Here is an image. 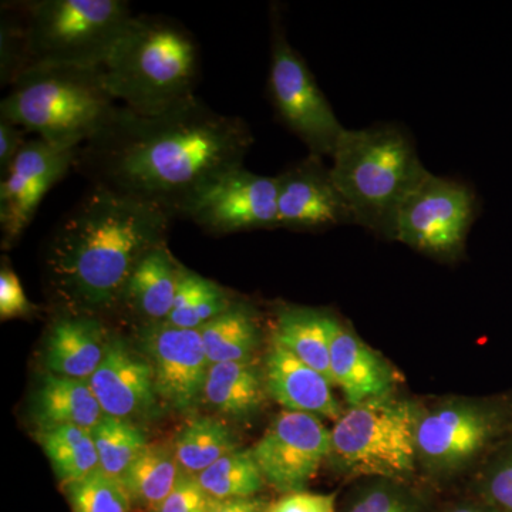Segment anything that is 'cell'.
Wrapping results in <instances>:
<instances>
[{
  "label": "cell",
  "mask_w": 512,
  "mask_h": 512,
  "mask_svg": "<svg viewBox=\"0 0 512 512\" xmlns=\"http://www.w3.org/2000/svg\"><path fill=\"white\" fill-rule=\"evenodd\" d=\"M329 312L284 306L276 312L272 342L328 377L330 373ZM335 386V384H333Z\"/></svg>",
  "instance_id": "cell-23"
},
{
  "label": "cell",
  "mask_w": 512,
  "mask_h": 512,
  "mask_svg": "<svg viewBox=\"0 0 512 512\" xmlns=\"http://www.w3.org/2000/svg\"><path fill=\"white\" fill-rule=\"evenodd\" d=\"M100 470L121 478L138 454L148 446L146 434L130 420L104 416L92 429Z\"/></svg>",
  "instance_id": "cell-30"
},
{
  "label": "cell",
  "mask_w": 512,
  "mask_h": 512,
  "mask_svg": "<svg viewBox=\"0 0 512 512\" xmlns=\"http://www.w3.org/2000/svg\"><path fill=\"white\" fill-rule=\"evenodd\" d=\"M119 106L103 67H32L10 86L0 119L59 148H80L113 119Z\"/></svg>",
  "instance_id": "cell-5"
},
{
  "label": "cell",
  "mask_w": 512,
  "mask_h": 512,
  "mask_svg": "<svg viewBox=\"0 0 512 512\" xmlns=\"http://www.w3.org/2000/svg\"><path fill=\"white\" fill-rule=\"evenodd\" d=\"M79 148L50 146L43 140L26 141L0 183L2 248L18 244L32 224L47 192L76 163Z\"/></svg>",
  "instance_id": "cell-12"
},
{
  "label": "cell",
  "mask_w": 512,
  "mask_h": 512,
  "mask_svg": "<svg viewBox=\"0 0 512 512\" xmlns=\"http://www.w3.org/2000/svg\"><path fill=\"white\" fill-rule=\"evenodd\" d=\"M181 269L167 244L151 249L128 279L119 309L126 308L146 325L165 322L173 311Z\"/></svg>",
  "instance_id": "cell-20"
},
{
  "label": "cell",
  "mask_w": 512,
  "mask_h": 512,
  "mask_svg": "<svg viewBox=\"0 0 512 512\" xmlns=\"http://www.w3.org/2000/svg\"><path fill=\"white\" fill-rule=\"evenodd\" d=\"M485 505L498 512H512V431L491 448L480 476Z\"/></svg>",
  "instance_id": "cell-33"
},
{
  "label": "cell",
  "mask_w": 512,
  "mask_h": 512,
  "mask_svg": "<svg viewBox=\"0 0 512 512\" xmlns=\"http://www.w3.org/2000/svg\"><path fill=\"white\" fill-rule=\"evenodd\" d=\"M336 494L308 493L296 491L285 494L275 503L269 504L266 512H335Z\"/></svg>",
  "instance_id": "cell-37"
},
{
  "label": "cell",
  "mask_w": 512,
  "mask_h": 512,
  "mask_svg": "<svg viewBox=\"0 0 512 512\" xmlns=\"http://www.w3.org/2000/svg\"><path fill=\"white\" fill-rule=\"evenodd\" d=\"M266 397L264 367L252 359L211 365L202 399L215 412L247 419L264 407Z\"/></svg>",
  "instance_id": "cell-22"
},
{
  "label": "cell",
  "mask_w": 512,
  "mask_h": 512,
  "mask_svg": "<svg viewBox=\"0 0 512 512\" xmlns=\"http://www.w3.org/2000/svg\"><path fill=\"white\" fill-rule=\"evenodd\" d=\"M173 447L181 471L197 477L220 458L238 450V443L224 421L197 417L185 424Z\"/></svg>",
  "instance_id": "cell-27"
},
{
  "label": "cell",
  "mask_w": 512,
  "mask_h": 512,
  "mask_svg": "<svg viewBox=\"0 0 512 512\" xmlns=\"http://www.w3.org/2000/svg\"><path fill=\"white\" fill-rule=\"evenodd\" d=\"M33 313V305L26 298L19 276L3 259L0 271V318H25Z\"/></svg>",
  "instance_id": "cell-36"
},
{
  "label": "cell",
  "mask_w": 512,
  "mask_h": 512,
  "mask_svg": "<svg viewBox=\"0 0 512 512\" xmlns=\"http://www.w3.org/2000/svg\"><path fill=\"white\" fill-rule=\"evenodd\" d=\"M264 375L268 396L289 412L339 420L343 414L333 396L328 377L306 365L291 352L272 342L265 357Z\"/></svg>",
  "instance_id": "cell-18"
},
{
  "label": "cell",
  "mask_w": 512,
  "mask_h": 512,
  "mask_svg": "<svg viewBox=\"0 0 512 512\" xmlns=\"http://www.w3.org/2000/svg\"><path fill=\"white\" fill-rule=\"evenodd\" d=\"M73 512H130L131 498L120 478L97 470L64 487Z\"/></svg>",
  "instance_id": "cell-31"
},
{
  "label": "cell",
  "mask_w": 512,
  "mask_h": 512,
  "mask_svg": "<svg viewBox=\"0 0 512 512\" xmlns=\"http://www.w3.org/2000/svg\"><path fill=\"white\" fill-rule=\"evenodd\" d=\"M251 128L198 97L156 116L119 106L107 126L77 150L84 178L160 211L190 217L225 175L244 167Z\"/></svg>",
  "instance_id": "cell-1"
},
{
  "label": "cell",
  "mask_w": 512,
  "mask_h": 512,
  "mask_svg": "<svg viewBox=\"0 0 512 512\" xmlns=\"http://www.w3.org/2000/svg\"><path fill=\"white\" fill-rule=\"evenodd\" d=\"M330 373L350 407L389 396L393 372L348 325L329 313Z\"/></svg>",
  "instance_id": "cell-17"
},
{
  "label": "cell",
  "mask_w": 512,
  "mask_h": 512,
  "mask_svg": "<svg viewBox=\"0 0 512 512\" xmlns=\"http://www.w3.org/2000/svg\"><path fill=\"white\" fill-rule=\"evenodd\" d=\"M200 49L190 30L163 16H134L103 66L114 99L156 116L194 99Z\"/></svg>",
  "instance_id": "cell-4"
},
{
  "label": "cell",
  "mask_w": 512,
  "mask_h": 512,
  "mask_svg": "<svg viewBox=\"0 0 512 512\" xmlns=\"http://www.w3.org/2000/svg\"><path fill=\"white\" fill-rule=\"evenodd\" d=\"M33 417L39 430L57 426L92 430L104 413L87 380L47 372L33 397Z\"/></svg>",
  "instance_id": "cell-21"
},
{
  "label": "cell",
  "mask_w": 512,
  "mask_h": 512,
  "mask_svg": "<svg viewBox=\"0 0 512 512\" xmlns=\"http://www.w3.org/2000/svg\"><path fill=\"white\" fill-rule=\"evenodd\" d=\"M170 224L160 211L92 185L47 245V292L57 313L101 318L119 309L138 262L167 244Z\"/></svg>",
  "instance_id": "cell-2"
},
{
  "label": "cell",
  "mask_w": 512,
  "mask_h": 512,
  "mask_svg": "<svg viewBox=\"0 0 512 512\" xmlns=\"http://www.w3.org/2000/svg\"><path fill=\"white\" fill-rule=\"evenodd\" d=\"M448 512H498L485 504H461L451 508Z\"/></svg>",
  "instance_id": "cell-40"
},
{
  "label": "cell",
  "mask_w": 512,
  "mask_h": 512,
  "mask_svg": "<svg viewBox=\"0 0 512 512\" xmlns=\"http://www.w3.org/2000/svg\"><path fill=\"white\" fill-rule=\"evenodd\" d=\"M234 303V296L227 289L183 266L173 311L164 323L175 328L200 329Z\"/></svg>",
  "instance_id": "cell-28"
},
{
  "label": "cell",
  "mask_w": 512,
  "mask_h": 512,
  "mask_svg": "<svg viewBox=\"0 0 512 512\" xmlns=\"http://www.w3.org/2000/svg\"><path fill=\"white\" fill-rule=\"evenodd\" d=\"M279 228L323 232L353 225V215L323 158L308 154L276 175Z\"/></svg>",
  "instance_id": "cell-14"
},
{
  "label": "cell",
  "mask_w": 512,
  "mask_h": 512,
  "mask_svg": "<svg viewBox=\"0 0 512 512\" xmlns=\"http://www.w3.org/2000/svg\"><path fill=\"white\" fill-rule=\"evenodd\" d=\"M215 498H212L197 477L181 473L177 484L168 497L150 512H210Z\"/></svg>",
  "instance_id": "cell-35"
},
{
  "label": "cell",
  "mask_w": 512,
  "mask_h": 512,
  "mask_svg": "<svg viewBox=\"0 0 512 512\" xmlns=\"http://www.w3.org/2000/svg\"><path fill=\"white\" fill-rule=\"evenodd\" d=\"M252 453L266 484L284 494L303 491L329 460L330 430L312 414L284 410Z\"/></svg>",
  "instance_id": "cell-11"
},
{
  "label": "cell",
  "mask_w": 512,
  "mask_h": 512,
  "mask_svg": "<svg viewBox=\"0 0 512 512\" xmlns=\"http://www.w3.org/2000/svg\"><path fill=\"white\" fill-rule=\"evenodd\" d=\"M188 220L210 235L278 229L276 178L239 167L198 202Z\"/></svg>",
  "instance_id": "cell-15"
},
{
  "label": "cell",
  "mask_w": 512,
  "mask_h": 512,
  "mask_svg": "<svg viewBox=\"0 0 512 512\" xmlns=\"http://www.w3.org/2000/svg\"><path fill=\"white\" fill-rule=\"evenodd\" d=\"M19 5L29 69L103 67L134 18L123 0H30Z\"/></svg>",
  "instance_id": "cell-6"
},
{
  "label": "cell",
  "mask_w": 512,
  "mask_h": 512,
  "mask_svg": "<svg viewBox=\"0 0 512 512\" xmlns=\"http://www.w3.org/2000/svg\"><path fill=\"white\" fill-rule=\"evenodd\" d=\"M25 143V130L0 119V177L8 173Z\"/></svg>",
  "instance_id": "cell-38"
},
{
  "label": "cell",
  "mask_w": 512,
  "mask_h": 512,
  "mask_svg": "<svg viewBox=\"0 0 512 512\" xmlns=\"http://www.w3.org/2000/svg\"><path fill=\"white\" fill-rule=\"evenodd\" d=\"M211 365L255 359L261 345L258 315L247 302L234 305L198 329Z\"/></svg>",
  "instance_id": "cell-24"
},
{
  "label": "cell",
  "mask_w": 512,
  "mask_h": 512,
  "mask_svg": "<svg viewBox=\"0 0 512 512\" xmlns=\"http://www.w3.org/2000/svg\"><path fill=\"white\" fill-rule=\"evenodd\" d=\"M111 339L103 319L59 313L47 330L43 357L47 372L89 380L103 362Z\"/></svg>",
  "instance_id": "cell-19"
},
{
  "label": "cell",
  "mask_w": 512,
  "mask_h": 512,
  "mask_svg": "<svg viewBox=\"0 0 512 512\" xmlns=\"http://www.w3.org/2000/svg\"><path fill=\"white\" fill-rule=\"evenodd\" d=\"M348 512H421V508L413 495L386 480L360 491Z\"/></svg>",
  "instance_id": "cell-34"
},
{
  "label": "cell",
  "mask_w": 512,
  "mask_h": 512,
  "mask_svg": "<svg viewBox=\"0 0 512 512\" xmlns=\"http://www.w3.org/2000/svg\"><path fill=\"white\" fill-rule=\"evenodd\" d=\"M480 211L471 185L429 173L397 215L393 241L439 261H456Z\"/></svg>",
  "instance_id": "cell-9"
},
{
  "label": "cell",
  "mask_w": 512,
  "mask_h": 512,
  "mask_svg": "<svg viewBox=\"0 0 512 512\" xmlns=\"http://www.w3.org/2000/svg\"><path fill=\"white\" fill-rule=\"evenodd\" d=\"M512 431V404L450 403L420 413L417 460L451 473L476 460Z\"/></svg>",
  "instance_id": "cell-10"
},
{
  "label": "cell",
  "mask_w": 512,
  "mask_h": 512,
  "mask_svg": "<svg viewBox=\"0 0 512 512\" xmlns=\"http://www.w3.org/2000/svg\"><path fill=\"white\" fill-rule=\"evenodd\" d=\"M330 170L355 225L390 241L404 202L430 173L410 134L394 123L346 130Z\"/></svg>",
  "instance_id": "cell-3"
},
{
  "label": "cell",
  "mask_w": 512,
  "mask_h": 512,
  "mask_svg": "<svg viewBox=\"0 0 512 512\" xmlns=\"http://www.w3.org/2000/svg\"><path fill=\"white\" fill-rule=\"evenodd\" d=\"M104 416L133 420L156 409L154 370L147 357L137 355L126 340L114 336L99 369L89 380Z\"/></svg>",
  "instance_id": "cell-16"
},
{
  "label": "cell",
  "mask_w": 512,
  "mask_h": 512,
  "mask_svg": "<svg viewBox=\"0 0 512 512\" xmlns=\"http://www.w3.org/2000/svg\"><path fill=\"white\" fill-rule=\"evenodd\" d=\"M419 417L390 396L350 407L330 430V463L348 477H406L417 461Z\"/></svg>",
  "instance_id": "cell-7"
},
{
  "label": "cell",
  "mask_w": 512,
  "mask_h": 512,
  "mask_svg": "<svg viewBox=\"0 0 512 512\" xmlns=\"http://www.w3.org/2000/svg\"><path fill=\"white\" fill-rule=\"evenodd\" d=\"M268 94L276 117L308 147L309 154L332 158L346 128L305 59L289 43L278 8L271 15Z\"/></svg>",
  "instance_id": "cell-8"
},
{
  "label": "cell",
  "mask_w": 512,
  "mask_h": 512,
  "mask_svg": "<svg viewBox=\"0 0 512 512\" xmlns=\"http://www.w3.org/2000/svg\"><path fill=\"white\" fill-rule=\"evenodd\" d=\"M215 500L255 497L266 484L252 450H235L197 476Z\"/></svg>",
  "instance_id": "cell-29"
},
{
  "label": "cell",
  "mask_w": 512,
  "mask_h": 512,
  "mask_svg": "<svg viewBox=\"0 0 512 512\" xmlns=\"http://www.w3.org/2000/svg\"><path fill=\"white\" fill-rule=\"evenodd\" d=\"M140 340L153 366L158 399L177 412H190L204 397L211 366L200 330L148 323Z\"/></svg>",
  "instance_id": "cell-13"
},
{
  "label": "cell",
  "mask_w": 512,
  "mask_h": 512,
  "mask_svg": "<svg viewBox=\"0 0 512 512\" xmlns=\"http://www.w3.org/2000/svg\"><path fill=\"white\" fill-rule=\"evenodd\" d=\"M29 69L28 40L19 2L3 3L0 13V84L12 86Z\"/></svg>",
  "instance_id": "cell-32"
},
{
  "label": "cell",
  "mask_w": 512,
  "mask_h": 512,
  "mask_svg": "<svg viewBox=\"0 0 512 512\" xmlns=\"http://www.w3.org/2000/svg\"><path fill=\"white\" fill-rule=\"evenodd\" d=\"M37 441L63 488L100 468L92 430L77 426L50 427L39 430Z\"/></svg>",
  "instance_id": "cell-26"
},
{
  "label": "cell",
  "mask_w": 512,
  "mask_h": 512,
  "mask_svg": "<svg viewBox=\"0 0 512 512\" xmlns=\"http://www.w3.org/2000/svg\"><path fill=\"white\" fill-rule=\"evenodd\" d=\"M269 504L256 497L215 500L210 512H266Z\"/></svg>",
  "instance_id": "cell-39"
},
{
  "label": "cell",
  "mask_w": 512,
  "mask_h": 512,
  "mask_svg": "<svg viewBox=\"0 0 512 512\" xmlns=\"http://www.w3.org/2000/svg\"><path fill=\"white\" fill-rule=\"evenodd\" d=\"M181 473L174 447L148 444L120 480L131 503L144 505L151 511L173 491Z\"/></svg>",
  "instance_id": "cell-25"
}]
</instances>
